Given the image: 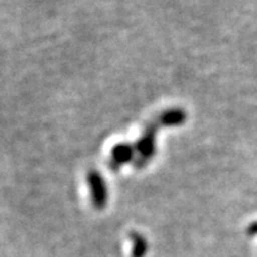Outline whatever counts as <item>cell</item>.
I'll return each mask as SVG.
<instances>
[{
    "label": "cell",
    "instance_id": "3",
    "mask_svg": "<svg viewBox=\"0 0 257 257\" xmlns=\"http://www.w3.org/2000/svg\"><path fill=\"white\" fill-rule=\"evenodd\" d=\"M147 251V243L144 241L143 238H139L136 240V247L134 249V257H144Z\"/></svg>",
    "mask_w": 257,
    "mask_h": 257
},
{
    "label": "cell",
    "instance_id": "1",
    "mask_svg": "<svg viewBox=\"0 0 257 257\" xmlns=\"http://www.w3.org/2000/svg\"><path fill=\"white\" fill-rule=\"evenodd\" d=\"M91 179L94 180L95 186H94V200H95V205L99 206V205H103L104 200H106V191H104V186H103V182H102L101 178H98L95 174H91L90 176Z\"/></svg>",
    "mask_w": 257,
    "mask_h": 257
},
{
    "label": "cell",
    "instance_id": "2",
    "mask_svg": "<svg viewBox=\"0 0 257 257\" xmlns=\"http://www.w3.org/2000/svg\"><path fill=\"white\" fill-rule=\"evenodd\" d=\"M114 157H115V160L117 161V163H120V162L123 163L127 160H130L131 157H132V152H131L130 148L120 145V147H117L116 149L114 150Z\"/></svg>",
    "mask_w": 257,
    "mask_h": 257
}]
</instances>
